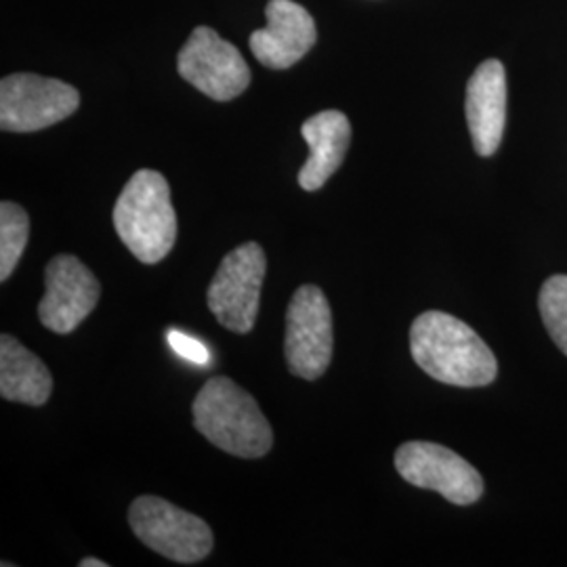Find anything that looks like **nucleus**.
I'll return each instance as SVG.
<instances>
[{"label":"nucleus","instance_id":"obj_5","mask_svg":"<svg viewBox=\"0 0 567 567\" xmlns=\"http://www.w3.org/2000/svg\"><path fill=\"white\" fill-rule=\"evenodd\" d=\"M265 271L267 257L261 244L246 243L225 255L206 292L219 324L238 334H248L255 328Z\"/></svg>","mask_w":567,"mask_h":567},{"label":"nucleus","instance_id":"obj_16","mask_svg":"<svg viewBox=\"0 0 567 567\" xmlns=\"http://www.w3.org/2000/svg\"><path fill=\"white\" fill-rule=\"evenodd\" d=\"M538 307L548 334L567 355V276H553L543 284Z\"/></svg>","mask_w":567,"mask_h":567},{"label":"nucleus","instance_id":"obj_3","mask_svg":"<svg viewBox=\"0 0 567 567\" xmlns=\"http://www.w3.org/2000/svg\"><path fill=\"white\" fill-rule=\"evenodd\" d=\"M112 219L122 244L145 265L161 264L177 240L171 187L158 171L142 168L128 179Z\"/></svg>","mask_w":567,"mask_h":567},{"label":"nucleus","instance_id":"obj_17","mask_svg":"<svg viewBox=\"0 0 567 567\" xmlns=\"http://www.w3.org/2000/svg\"><path fill=\"white\" fill-rule=\"evenodd\" d=\"M166 341L173 347L175 353L182 355L183 360L198 365L210 364V351H208L198 339L187 337L182 330L171 328V330L166 332Z\"/></svg>","mask_w":567,"mask_h":567},{"label":"nucleus","instance_id":"obj_11","mask_svg":"<svg viewBox=\"0 0 567 567\" xmlns=\"http://www.w3.org/2000/svg\"><path fill=\"white\" fill-rule=\"evenodd\" d=\"M265 18L267 25L264 30H257L250 37V51L265 68H292L318 41L316 21L295 0H269Z\"/></svg>","mask_w":567,"mask_h":567},{"label":"nucleus","instance_id":"obj_8","mask_svg":"<svg viewBox=\"0 0 567 567\" xmlns=\"http://www.w3.org/2000/svg\"><path fill=\"white\" fill-rule=\"evenodd\" d=\"M177 70L183 81L215 102H231L250 84V68L243 53L206 25L196 28L183 44Z\"/></svg>","mask_w":567,"mask_h":567},{"label":"nucleus","instance_id":"obj_1","mask_svg":"<svg viewBox=\"0 0 567 567\" xmlns=\"http://www.w3.org/2000/svg\"><path fill=\"white\" fill-rule=\"evenodd\" d=\"M410 351L431 379L446 385L486 386L498 374V362L486 341L444 311H425L414 320Z\"/></svg>","mask_w":567,"mask_h":567},{"label":"nucleus","instance_id":"obj_9","mask_svg":"<svg viewBox=\"0 0 567 567\" xmlns=\"http://www.w3.org/2000/svg\"><path fill=\"white\" fill-rule=\"evenodd\" d=\"M395 468L408 484L437 492L458 507L477 503L484 494L477 468L450 447L433 442H408L398 447Z\"/></svg>","mask_w":567,"mask_h":567},{"label":"nucleus","instance_id":"obj_4","mask_svg":"<svg viewBox=\"0 0 567 567\" xmlns=\"http://www.w3.org/2000/svg\"><path fill=\"white\" fill-rule=\"evenodd\" d=\"M128 524L145 547L177 564H198L215 547L213 532L204 519L158 496L133 501Z\"/></svg>","mask_w":567,"mask_h":567},{"label":"nucleus","instance_id":"obj_15","mask_svg":"<svg viewBox=\"0 0 567 567\" xmlns=\"http://www.w3.org/2000/svg\"><path fill=\"white\" fill-rule=\"evenodd\" d=\"M30 217L20 204H0V282H7L28 246Z\"/></svg>","mask_w":567,"mask_h":567},{"label":"nucleus","instance_id":"obj_2","mask_svg":"<svg viewBox=\"0 0 567 567\" xmlns=\"http://www.w3.org/2000/svg\"><path fill=\"white\" fill-rule=\"evenodd\" d=\"M192 414L196 431L231 456L261 458L274 446V431L257 400L227 377L204 383Z\"/></svg>","mask_w":567,"mask_h":567},{"label":"nucleus","instance_id":"obj_10","mask_svg":"<svg viewBox=\"0 0 567 567\" xmlns=\"http://www.w3.org/2000/svg\"><path fill=\"white\" fill-rule=\"evenodd\" d=\"M47 295L39 305V320L44 328L70 334L100 303L102 284L93 271L72 255H58L44 271Z\"/></svg>","mask_w":567,"mask_h":567},{"label":"nucleus","instance_id":"obj_14","mask_svg":"<svg viewBox=\"0 0 567 567\" xmlns=\"http://www.w3.org/2000/svg\"><path fill=\"white\" fill-rule=\"evenodd\" d=\"M53 393V377L30 349L11 337H0V395L7 402L47 404Z\"/></svg>","mask_w":567,"mask_h":567},{"label":"nucleus","instance_id":"obj_6","mask_svg":"<svg viewBox=\"0 0 567 567\" xmlns=\"http://www.w3.org/2000/svg\"><path fill=\"white\" fill-rule=\"evenodd\" d=\"M332 311L324 292L303 284L286 311V362L295 377L316 381L332 360Z\"/></svg>","mask_w":567,"mask_h":567},{"label":"nucleus","instance_id":"obj_7","mask_svg":"<svg viewBox=\"0 0 567 567\" xmlns=\"http://www.w3.org/2000/svg\"><path fill=\"white\" fill-rule=\"evenodd\" d=\"M81 105L79 91L68 82L11 74L0 82V128L34 133L70 118Z\"/></svg>","mask_w":567,"mask_h":567},{"label":"nucleus","instance_id":"obj_12","mask_svg":"<svg viewBox=\"0 0 567 567\" xmlns=\"http://www.w3.org/2000/svg\"><path fill=\"white\" fill-rule=\"evenodd\" d=\"M466 122L473 147L480 156H492L503 142L507 122V72L498 60H487L466 84Z\"/></svg>","mask_w":567,"mask_h":567},{"label":"nucleus","instance_id":"obj_18","mask_svg":"<svg viewBox=\"0 0 567 567\" xmlns=\"http://www.w3.org/2000/svg\"><path fill=\"white\" fill-rule=\"evenodd\" d=\"M81 567H107L105 561H100V559H93V557H86V559H82Z\"/></svg>","mask_w":567,"mask_h":567},{"label":"nucleus","instance_id":"obj_13","mask_svg":"<svg viewBox=\"0 0 567 567\" xmlns=\"http://www.w3.org/2000/svg\"><path fill=\"white\" fill-rule=\"evenodd\" d=\"M301 135L309 145V158L299 171V185L305 192H318L343 164L351 124L343 112L326 110L303 122Z\"/></svg>","mask_w":567,"mask_h":567}]
</instances>
